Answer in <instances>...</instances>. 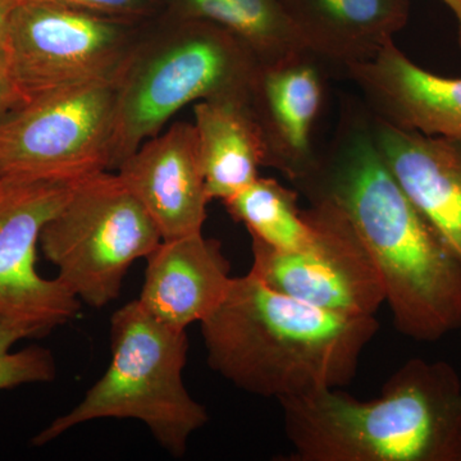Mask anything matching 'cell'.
I'll return each instance as SVG.
<instances>
[{
    "mask_svg": "<svg viewBox=\"0 0 461 461\" xmlns=\"http://www.w3.org/2000/svg\"><path fill=\"white\" fill-rule=\"evenodd\" d=\"M338 208L368 251L396 330L420 342L461 329V263L379 153L369 113L350 107L313 171L295 184Z\"/></svg>",
    "mask_w": 461,
    "mask_h": 461,
    "instance_id": "6da1fadb",
    "label": "cell"
},
{
    "mask_svg": "<svg viewBox=\"0 0 461 461\" xmlns=\"http://www.w3.org/2000/svg\"><path fill=\"white\" fill-rule=\"evenodd\" d=\"M200 327L214 372L278 402L350 384L379 330L375 317L324 311L272 290L251 272L232 278Z\"/></svg>",
    "mask_w": 461,
    "mask_h": 461,
    "instance_id": "7a4b0ae2",
    "label": "cell"
},
{
    "mask_svg": "<svg viewBox=\"0 0 461 461\" xmlns=\"http://www.w3.org/2000/svg\"><path fill=\"white\" fill-rule=\"evenodd\" d=\"M294 461H460L461 378L411 359L363 402L339 388L280 402Z\"/></svg>",
    "mask_w": 461,
    "mask_h": 461,
    "instance_id": "3957f363",
    "label": "cell"
},
{
    "mask_svg": "<svg viewBox=\"0 0 461 461\" xmlns=\"http://www.w3.org/2000/svg\"><path fill=\"white\" fill-rule=\"evenodd\" d=\"M112 359L107 371L71 411L32 439L50 444L87 421L140 420L173 456H184L190 437L208 423L205 406L184 384L189 353L186 330L173 329L145 311L139 300L111 318Z\"/></svg>",
    "mask_w": 461,
    "mask_h": 461,
    "instance_id": "277c9868",
    "label": "cell"
},
{
    "mask_svg": "<svg viewBox=\"0 0 461 461\" xmlns=\"http://www.w3.org/2000/svg\"><path fill=\"white\" fill-rule=\"evenodd\" d=\"M260 60L244 42L204 21L139 42L118 78L113 168L162 132L191 103L250 98Z\"/></svg>",
    "mask_w": 461,
    "mask_h": 461,
    "instance_id": "5b68a950",
    "label": "cell"
},
{
    "mask_svg": "<svg viewBox=\"0 0 461 461\" xmlns=\"http://www.w3.org/2000/svg\"><path fill=\"white\" fill-rule=\"evenodd\" d=\"M162 240L140 200L117 173L104 171L77 187L45 224L39 245L78 302L104 308L120 296L132 264Z\"/></svg>",
    "mask_w": 461,
    "mask_h": 461,
    "instance_id": "8992f818",
    "label": "cell"
},
{
    "mask_svg": "<svg viewBox=\"0 0 461 461\" xmlns=\"http://www.w3.org/2000/svg\"><path fill=\"white\" fill-rule=\"evenodd\" d=\"M118 78L50 91L12 109L0 121V177L113 168Z\"/></svg>",
    "mask_w": 461,
    "mask_h": 461,
    "instance_id": "52a82bcc",
    "label": "cell"
},
{
    "mask_svg": "<svg viewBox=\"0 0 461 461\" xmlns=\"http://www.w3.org/2000/svg\"><path fill=\"white\" fill-rule=\"evenodd\" d=\"M129 21L54 5H18L7 39L23 102L65 87L114 80L139 41Z\"/></svg>",
    "mask_w": 461,
    "mask_h": 461,
    "instance_id": "ba28073f",
    "label": "cell"
},
{
    "mask_svg": "<svg viewBox=\"0 0 461 461\" xmlns=\"http://www.w3.org/2000/svg\"><path fill=\"white\" fill-rule=\"evenodd\" d=\"M90 176L0 177V321L41 338L77 315L80 302L68 288L39 275L36 251L45 224Z\"/></svg>",
    "mask_w": 461,
    "mask_h": 461,
    "instance_id": "9c48e42d",
    "label": "cell"
},
{
    "mask_svg": "<svg viewBox=\"0 0 461 461\" xmlns=\"http://www.w3.org/2000/svg\"><path fill=\"white\" fill-rule=\"evenodd\" d=\"M309 203L313 235L308 244L286 251L251 239L250 272L272 290L324 311L375 317L386 296L368 251L338 208Z\"/></svg>",
    "mask_w": 461,
    "mask_h": 461,
    "instance_id": "30bf717a",
    "label": "cell"
},
{
    "mask_svg": "<svg viewBox=\"0 0 461 461\" xmlns=\"http://www.w3.org/2000/svg\"><path fill=\"white\" fill-rule=\"evenodd\" d=\"M115 171L163 240L203 232L211 200L194 123L176 122L148 139Z\"/></svg>",
    "mask_w": 461,
    "mask_h": 461,
    "instance_id": "8fae6325",
    "label": "cell"
},
{
    "mask_svg": "<svg viewBox=\"0 0 461 461\" xmlns=\"http://www.w3.org/2000/svg\"><path fill=\"white\" fill-rule=\"evenodd\" d=\"M321 63L311 53L260 63L250 94V108L266 144V167L294 185L313 171L320 154L313 129L323 105Z\"/></svg>",
    "mask_w": 461,
    "mask_h": 461,
    "instance_id": "7c38bea8",
    "label": "cell"
},
{
    "mask_svg": "<svg viewBox=\"0 0 461 461\" xmlns=\"http://www.w3.org/2000/svg\"><path fill=\"white\" fill-rule=\"evenodd\" d=\"M373 117L405 131L461 140V77H444L409 59L395 42L346 68Z\"/></svg>",
    "mask_w": 461,
    "mask_h": 461,
    "instance_id": "4fadbf2b",
    "label": "cell"
},
{
    "mask_svg": "<svg viewBox=\"0 0 461 461\" xmlns=\"http://www.w3.org/2000/svg\"><path fill=\"white\" fill-rule=\"evenodd\" d=\"M369 122L388 168L461 263V140L405 131L371 113Z\"/></svg>",
    "mask_w": 461,
    "mask_h": 461,
    "instance_id": "5bb4252c",
    "label": "cell"
},
{
    "mask_svg": "<svg viewBox=\"0 0 461 461\" xmlns=\"http://www.w3.org/2000/svg\"><path fill=\"white\" fill-rule=\"evenodd\" d=\"M147 262L138 300L149 314L177 330L204 321L233 278L222 245L203 232L162 240Z\"/></svg>",
    "mask_w": 461,
    "mask_h": 461,
    "instance_id": "9a60e30c",
    "label": "cell"
},
{
    "mask_svg": "<svg viewBox=\"0 0 461 461\" xmlns=\"http://www.w3.org/2000/svg\"><path fill=\"white\" fill-rule=\"evenodd\" d=\"M306 50L344 69L368 62L408 23L411 0H284Z\"/></svg>",
    "mask_w": 461,
    "mask_h": 461,
    "instance_id": "2e32d148",
    "label": "cell"
},
{
    "mask_svg": "<svg viewBox=\"0 0 461 461\" xmlns=\"http://www.w3.org/2000/svg\"><path fill=\"white\" fill-rule=\"evenodd\" d=\"M194 126L209 200L226 202L260 177L267 150L250 98L202 100Z\"/></svg>",
    "mask_w": 461,
    "mask_h": 461,
    "instance_id": "e0dca14e",
    "label": "cell"
},
{
    "mask_svg": "<svg viewBox=\"0 0 461 461\" xmlns=\"http://www.w3.org/2000/svg\"><path fill=\"white\" fill-rule=\"evenodd\" d=\"M175 14L177 20L222 27L244 42L260 63L308 51L284 0H175Z\"/></svg>",
    "mask_w": 461,
    "mask_h": 461,
    "instance_id": "ac0fdd59",
    "label": "cell"
},
{
    "mask_svg": "<svg viewBox=\"0 0 461 461\" xmlns=\"http://www.w3.org/2000/svg\"><path fill=\"white\" fill-rule=\"evenodd\" d=\"M223 204L233 221L247 227L251 239L278 250H297L313 235L305 209L299 205V191L275 178H258Z\"/></svg>",
    "mask_w": 461,
    "mask_h": 461,
    "instance_id": "d6986e66",
    "label": "cell"
},
{
    "mask_svg": "<svg viewBox=\"0 0 461 461\" xmlns=\"http://www.w3.org/2000/svg\"><path fill=\"white\" fill-rule=\"evenodd\" d=\"M35 330L14 321H0V391L30 384L53 381L57 368L50 350L30 346L12 353V346L23 339H36Z\"/></svg>",
    "mask_w": 461,
    "mask_h": 461,
    "instance_id": "ffe728a7",
    "label": "cell"
},
{
    "mask_svg": "<svg viewBox=\"0 0 461 461\" xmlns=\"http://www.w3.org/2000/svg\"><path fill=\"white\" fill-rule=\"evenodd\" d=\"M18 5H54L135 23L150 11L153 0H17Z\"/></svg>",
    "mask_w": 461,
    "mask_h": 461,
    "instance_id": "44dd1931",
    "label": "cell"
},
{
    "mask_svg": "<svg viewBox=\"0 0 461 461\" xmlns=\"http://www.w3.org/2000/svg\"><path fill=\"white\" fill-rule=\"evenodd\" d=\"M23 102L9 68L7 54L0 51V121Z\"/></svg>",
    "mask_w": 461,
    "mask_h": 461,
    "instance_id": "7402d4cb",
    "label": "cell"
},
{
    "mask_svg": "<svg viewBox=\"0 0 461 461\" xmlns=\"http://www.w3.org/2000/svg\"><path fill=\"white\" fill-rule=\"evenodd\" d=\"M17 5V0H0V51L7 47L9 23Z\"/></svg>",
    "mask_w": 461,
    "mask_h": 461,
    "instance_id": "603a6c76",
    "label": "cell"
},
{
    "mask_svg": "<svg viewBox=\"0 0 461 461\" xmlns=\"http://www.w3.org/2000/svg\"><path fill=\"white\" fill-rule=\"evenodd\" d=\"M442 3L450 9L451 12L455 14L457 21V27H459V45L461 48V0H441Z\"/></svg>",
    "mask_w": 461,
    "mask_h": 461,
    "instance_id": "cb8c5ba5",
    "label": "cell"
},
{
    "mask_svg": "<svg viewBox=\"0 0 461 461\" xmlns=\"http://www.w3.org/2000/svg\"><path fill=\"white\" fill-rule=\"evenodd\" d=\"M460 339H461V329H460Z\"/></svg>",
    "mask_w": 461,
    "mask_h": 461,
    "instance_id": "d4e9b609",
    "label": "cell"
},
{
    "mask_svg": "<svg viewBox=\"0 0 461 461\" xmlns=\"http://www.w3.org/2000/svg\"><path fill=\"white\" fill-rule=\"evenodd\" d=\"M460 461H461V453H460Z\"/></svg>",
    "mask_w": 461,
    "mask_h": 461,
    "instance_id": "484cf974",
    "label": "cell"
}]
</instances>
